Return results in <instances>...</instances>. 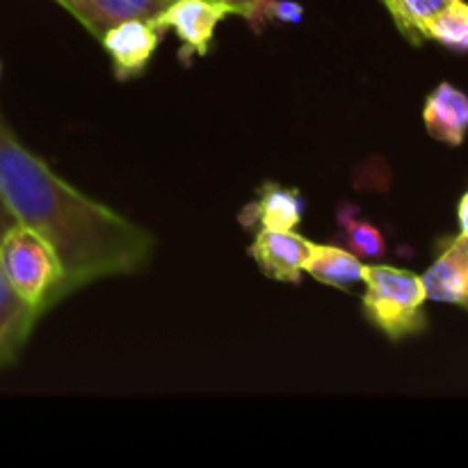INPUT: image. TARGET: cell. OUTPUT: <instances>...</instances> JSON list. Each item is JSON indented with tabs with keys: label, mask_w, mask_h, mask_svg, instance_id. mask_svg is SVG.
<instances>
[{
	"label": "cell",
	"mask_w": 468,
	"mask_h": 468,
	"mask_svg": "<svg viewBox=\"0 0 468 468\" xmlns=\"http://www.w3.org/2000/svg\"><path fill=\"white\" fill-rule=\"evenodd\" d=\"M0 199L14 222L39 233L62 265V300L91 282L140 272L155 240L110 206L82 195L21 144L0 117Z\"/></svg>",
	"instance_id": "6da1fadb"
},
{
	"label": "cell",
	"mask_w": 468,
	"mask_h": 468,
	"mask_svg": "<svg viewBox=\"0 0 468 468\" xmlns=\"http://www.w3.org/2000/svg\"><path fill=\"white\" fill-rule=\"evenodd\" d=\"M364 315L388 341L400 343L428 329L420 274L387 263L364 265Z\"/></svg>",
	"instance_id": "7a4b0ae2"
},
{
	"label": "cell",
	"mask_w": 468,
	"mask_h": 468,
	"mask_svg": "<svg viewBox=\"0 0 468 468\" xmlns=\"http://www.w3.org/2000/svg\"><path fill=\"white\" fill-rule=\"evenodd\" d=\"M0 270L37 315L62 300V265L58 254L39 233L23 224L14 222L0 233Z\"/></svg>",
	"instance_id": "3957f363"
},
{
	"label": "cell",
	"mask_w": 468,
	"mask_h": 468,
	"mask_svg": "<svg viewBox=\"0 0 468 468\" xmlns=\"http://www.w3.org/2000/svg\"><path fill=\"white\" fill-rule=\"evenodd\" d=\"M420 279L428 300L468 311V236L439 238L437 256Z\"/></svg>",
	"instance_id": "277c9868"
},
{
	"label": "cell",
	"mask_w": 468,
	"mask_h": 468,
	"mask_svg": "<svg viewBox=\"0 0 468 468\" xmlns=\"http://www.w3.org/2000/svg\"><path fill=\"white\" fill-rule=\"evenodd\" d=\"M160 32L144 18L122 21L101 35L105 53L112 59V69L117 80H131L144 73L146 64L158 48Z\"/></svg>",
	"instance_id": "5b68a950"
},
{
	"label": "cell",
	"mask_w": 468,
	"mask_h": 468,
	"mask_svg": "<svg viewBox=\"0 0 468 468\" xmlns=\"http://www.w3.org/2000/svg\"><path fill=\"white\" fill-rule=\"evenodd\" d=\"M224 16H229L227 9L208 0H174L151 23L158 32L172 30L186 44V48L204 58L213 44L215 27L222 23Z\"/></svg>",
	"instance_id": "8992f818"
},
{
	"label": "cell",
	"mask_w": 468,
	"mask_h": 468,
	"mask_svg": "<svg viewBox=\"0 0 468 468\" xmlns=\"http://www.w3.org/2000/svg\"><path fill=\"white\" fill-rule=\"evenodd\" d=\"M311 251V240L295 231H270L259 229L250 247V256L256 261L265 277L282 283L302 282L306 256Z\"/></svg>",
	"instance_id": "52a82bcc"
},
{
	"label": "cell",
	"mask_w": 468,
	"mask_h": 468,
	"mask_svg": "<svg viewBox=\"0 0 468 468\" xmlns=\"http://www.w3.org/2000/svg\"><path fill=\"white\" fill-rule=\"evenodd\" d=\"M71 16H76L94 37L131 18L154 21L174 0H55Z\"/></svg>",
	"instance_id": "ba28073f"
},
{
	"label": "cell",
	"mask_w": 468,
	"mask_h": 468,
	"mask_svg": "<svg viewBox=\"0 0 468 468\" xmlns=\"http://www.w3.org/2000/svg\"><path fill=\"white\" fill-rule=\"evenodd\" d=\"M430 135L446 146H462L468 135V94L452 82H439L423 105Z\"/></svg>",
	"instance_id": "9c48e42d"
},
{
	"label": "cell",
	"mask_w": 468,
	"mask_h": 468,
	"mask_svg": "<svg viewBox=\"0 0 468 468\" xmlns=\"http://www.w3.org/2000/svg\"><path fill=\"white\" fill-rule=\"evenodd\" d=\"M304 210L306 201L300 190L265 183L254 204L247 206L242 213V222L247 227L256 224L259 229H270V231H292L302 222Z\"/></svg>",
	"instance_id": "30bf717a"
},
{
	"label": "cell",
	"mask_w": 468,
	"mask_h": 468,
	"mask_svg": "<svg viewBox=\"0 0 468 468\" xmlns=\"http://www.w3.org/2000/svg\"><path fill=\"white\" fill-rule=\"evenodd\" d=\"M37 311L18 295L0 270V366L12 364L37 323Z\"/></svg>",
	"instance_id": "8fae6325"
},
{
	"label": "cell",
	"mask_w": 468,
	"mask_h": 468,
	"mask_svg": "<svg viewBox=\"0 0 468 468\" xmlns=\"http://www.w3.org/2000/svg\"><path fill=\"white\" fill-rule=\"evenodd\" d=\"M304 272L315 282L338 291H352L355 283L364 279V263L359 256L347 251L341 245H318L311 242V251L306 256Z\"/></svg>",
	"instance_id": "7c38bea8"
},
{
	"label": "cell",
	"mask_w": 468,
	"mask_h": 468,
	"mask_svg": "<svg viewBox=\"0 0 468 468\" xmlns=\"http://www.w3.org/2000/svg\"><path fill=\"white\" fill-rule=\"evenodd\" d=\"M423 39L443 46L451 53H468V3L452 0L434 14L423 27Z\"/></svg>",
	"instance_id": "4fadbf2b"
},
{
	"label": "cell",
	"mask_w": 468,
	"mask_h": 468,
	"mask_svg": "<svg viewBox=\"0 0 468 468\" xmlns=\"http://www.w3.org/2000/svg\"><path fill=\"white\" fill-rule=\"evenodd\" d=\"M384 7L391 14L393 23L400 35L411 46H423V27L434 14L441 12L452 0H382Z\"/></svg>",
	"instance_id": "5bb4252c"
},
{
	"label": "cell",
	"mask_w": 468,
	"mask_h": 468,
	"mask_svg": "<svg viewBox=\"0 0 468 468\" xmlns=\"http://www.w3.org/2000/svg\"><path fill=\"white\" fill-rule=\"evenodd\" d=\"M338 224H341V233H338V245L346 247L359 259H378L387 251V240H384L382 231L375 224L366 222V219L356 218L355 210L341 208L338 213Z\"/></svg>",
	"instance_id": "9a60e30c"
},
{
	"label": "cell",
	"mask_w": 468,
	"mask_h": 468,
	"mask_svg": "<svg viewBox=\"0 0 468 468\" xmlns=\"http://www.w3.org/2000/svg\"><path fill=\"white\" fill-rule=\"evenodd\" d=\"M261 16L277 18V21L282 23H297L302 16H304V7L292 3V0H263L254 23H259Z\"/></svg>",
	"instance_id": "2e32d148"
},
{
	"label": "cell",
	"mask_w": 468,
	"mask_h": 468,
	"mask_svg": "<svg viewBox=\"0 0 468 468\" xmlns=\"http://www.w3.org/2000/svg\"><path fill=\"white\" fill-rule=\"evenodd\" d=\"M208 3L219 5V7L227 9L229 14H238V16H245L250 18V21H254L263 0H208Z\"/></svg>",
	"instance_id": "e0dca14e"
},
{
	"label": "cell",
	"mask_w": 468,
	"mask_h": 468,
	"mask_svg": "<svg viewBox=\"0 0 468 468\" xmlns=\"http://www.w3.org/2000/svg\"><path fill=\"white\" fill-rule=\"evenodd\" d=\"M457 222H460V233L468 236V190L462 195L460 204H457Z\"/></svg>",
	"instance_id": "ac0fdd59"
},
{
	"label": "cell",
	"mask_w": 468,
	"mask_h": 468,
	"mask_svg": "<svg viewBox=\"0 0 468 468\" xmlns=\"http://www.w3.org/2000/svg\"><path fill=\"white\" fill-rule=\"evenodd\" d=\"M9 224H14V219H12V215H9V210L5 208L3 199H0V227H3V231L9 227Z\"/></svg>",
	"instance_id": "d6986e66"
},
{
	"label": "cell",
	"mask_w": 468,
	"mask_h": 468,
	"mask_svg": "<svg viewBox=\"0 0 468 468\" xmlns=\"http://www.w3.org/2000/svg\"><path fill=\"white\" fill-rule=\"evenodd\" d=\"M0 233H3V227H0Z\"/></svg>",
	"instance_id": "ffe728a7"
}]
</instances>
